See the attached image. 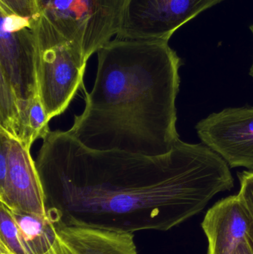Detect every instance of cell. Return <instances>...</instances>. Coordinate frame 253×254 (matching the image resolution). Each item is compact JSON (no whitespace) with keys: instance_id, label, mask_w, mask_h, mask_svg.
<instances>
[{"instance_id":"cell-15","label":"cell","mask_w":253,"mask_h":254,"mask_svg":"<svg viewBox=\"0 0 253 254\" xmlns=\"http://www.w3.org/2000/svg\"><path fill=\"white\" fill-rule=\"evenodd\" d=\"M0 254H16L9 250L3 243H0Z\"/></svg>"},{"instance_id":"cell-5","label":"cell","mask_w":253,"mask_h":254,"mask_svg":"<svg viewBox=\"0 0 253 254\" xmlns=\"http://www.w3.org/2000/svg\"><path fill=\"white\" fill-rule=\"evenodd\" d=\"M124 0H37L39 11L86 62L120 29Z\"/></svg>"},{"instance_id":"cell-9","label":"cell","mask_w":253,"mask_h":254,"mask_svg":"<svg viewBox=\"0 0 253 254\" xmlns=\"http://www.w3.org/2000/svg\"><path fill=\"white\" fill-rule=\"evenodd\" d=\"M45 254H138L133 234L70 223L59 217Z\"/></svg>"},{"instance_id":"cell-12","label":"cell","mask_w":253,"mask_h":254,"mask_svg":"<svg viewBox=\"0 0 253 254\" xmlns=\"http://www.w3.org/2000/svg\"><path fill=\"white\" fill-rule=\"evenodd\" d=\"M241 189L239 195L248 210L249 222L246 238L253 251V172L239 173Z\"/></svg>"},{"instance_id":"cell-7","label":"cell","mask_w":253,"mask_h":254,"mask_svg":"<svg viewBox=\"0 0 253 254\" xmlns=\"http://www.w3.org/2000/svg\"><path fill=\"white\" fill-rule=\"evenodd\" d=\"M224 0H124L116 37L169 42L184 24Z\"/></svg>"},{"instance_id":"cell-8","label":"cell","mask_w":253,"mask_h":254,"mask_svg":"<svg viewBox=\"0 0 253 254\" xmlns=\"http://www.w3.org/2000/svg\"><path fill=\"white\" fill-rule=\"evenodd\" d=\"M203 144L228 166L253 169V107L229 108L196 125Z\"/></svg>"},{"instance_id":"cell-10","label":"cell","mask_w":253,"mask_h":254,"mask_svg":"<svg viewBox=\"0 0 253 254\" xmlns=\"http://www.w3.org/2000/svg\"><path fill=\"white\" fill-rule=\"evenodd\" d=\"M248 210L239 195L227 197L212 206L202 226L207 237V254H233L246 238Z\"/></svg>"},{"instance_id":"cell-14","label":"cell","mask_w":253,"mask_h":254,"mask_svg":"<svg viewBox=\"0 0 253 254\" xmlns=\"http://www.w3.org/2000/svg\"><path fill=\"white\" fill-rule=\"evenodd\" d=\"M233 254H253V249H251L247 238L239 244Z\"/></svg>"},{"instance_id":"cell-13","label":"cell","mask_w":253,"mask_h":254,"mask_svg":"<svg viewBox=\"0 0 253 254\" xmlns=\"http://www.w3.org/2000/svg\"><path fill=\"white\" fill-rule=\"evenodd\" d=\"M0 10L30 21L40 16L37 0H0Z\"/></svg>"},{"instance_id":"cell-4","label":"cell","mask_w":253,"mask_h":254,"mask_svg":"<svg viewBox=\"0 0 253 254\" xmlns=\"http://www.w3.org/2000/svg\"><path fill=\"white\" fill-rule=\"evenodd\" d=\"M39 96L49 122L64 113L83 87L87 62L44 16L32 21Z\"/></svg>"},{"instance_id":"cell-6","label":"cell","mask_w":253,"mask_h":254,"mask_svg":"<svg viewBox=\"0 0 253 254\" xmlns=\"http://www.w3.org/2000/svg\"><path fill=\"white\" fill-rule=\"evenodd\" d=\"M0 203L16 214L49 218L31 148L0 129Z\"/></svg>"},{"instance_id":"cell-3","label":"cell","mask_w":253,"mask_h":254,"mask_svg":"<svg viewBox=\"0 0 253 254\" xmlns=\"http://www.w3.org/2000/svg\"><path fill=\"white\" fill-rule=\"evenodd\" d=\"M38 96L32 21L0 10V126H16L22 136L28 110Z\"/></svg>"},{"instance_id":"cell-16","label":"cell","mask_w":253,"mask_h":254,"mask_svg":"<svg viewBox=\"0 0 253 254\" xmlns=\"http://www.w3.org/2000/svg\"><path fill=\"white\" fill-rule=\"evenodd\" d=\"M250 29H251V32H252L253 35V24L251 25V27H250ZM250 74H251V77L253 78V62L252 66H251V71H250Z\"/></svg>"},{"instance_id":"cell-1","label":"cell","mask_w":253,"mask_h":254,"mask_svg":"<svg viewBox=\"0 0 253 254\" xmlns=\"http://www.w3.org/2000/svg\"><path fill=\"white\" fill-rule=\"evenodd\" d=\"M43 140L35 164L46 205L70 223L167 231L234 186L227 163L204 144L179 139L168 153L147 156L90 149L59 129Z\"/></svg>"},{"instance_id":"cell-2","label":"cell","mask_w":253,"mask_h":254,"mask_svg":"<svg viewBox=\"0 0 253 254\" xmlns=\"http://www.w3.org/2000/svg\"><path fill=\"white\" fill-rule=\"evenodd\" d=\"M85 107L69 134L86 147L147 156L170 152L179 140L175 106L182 61L169 42L115 37L98 52Z\"/></svg>"},{"instance_id":"cell-11","label":"cell","mask_w":253,"mask_h":254,"mask_svg":"<svg viewBox=\"0 0 253 254\" xmlns=\"http://www.w3.org/2000/svg\"><path fill=\"white\" fill-rule=\"evenodd\" d=\"M0 243L16 254H30L14 214L0 203Z\"/></svg>"}]
</instances>
